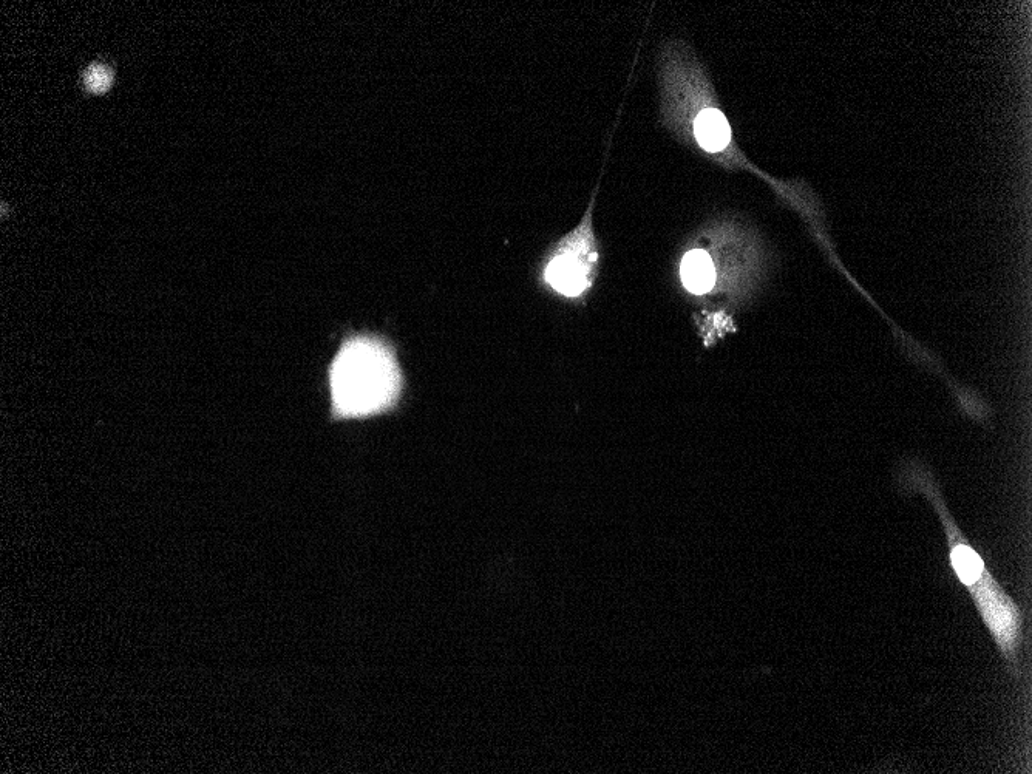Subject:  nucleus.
Masks as SVG:
<instances>
[{
  "instance_id": "f257e3e1",
  "label": "nucleus",
  "mask_w": 1032,
  "mask_h": 774,
  "mask_svg": "<svg viewBox=\"0 0 1032 774\" xmlns=\"http://www.w3.org/2000/svg\"><path fill=\"white\" fill-rule=\"evenodd\" d=\"M328 387L333 421H359L391 413L405 390L394 343L374 333L345 337L328 368Z\"/></svg>"
},
{
  "instance_id": "f03ea898",
  "label": "nucleus",
  "mask_w": 1032,
  "mask_h": 774,
  "mask_svg": "<svg viewBox=\"0 0 1032 774\" xmlns=\"http://www.w3.org/2000/svg\"><path fill=\"white\" fill-rule=\"evenodd\" d=\"M597 255L589 248L583 231L564 238L544 268L550 288L566 297H578L591 285V269Z\"/></svg>"
},
{
  "instance_id": "7ed1b4c3",
  "label": "nucleus",
  "mask_w": 1032,
  "mask_h": 774,
  "mask_svg": "<svg viewBox=\"0 0 1032 774\" xmlns=\"http://www.w3.org/2000/svg\"><path fill=\"white\" fill-rule=\"evenodd\" d=\"M696 140L708 152H720L730 144L731 129L724 113L707 109L699 113L694 123Z\"/></svg>"
},
{
  "instance_id": "20e7f679",
  "label": "nucleus",
  "mask_w": 1032,
  "mask_h": 774,
  "mask_svg": "<svg viewBox=\"0 0 1032 774\" xmlns=\"http://www.w3.org/2000/svg\"><path fill=\"white\" fill-rule=\"evenodd\" d=\"M680 275L683 285L694 294L710 291L716 282L713 260L707 252L700 249H694L683 257Z\"/></svg>"
},
{
  "instance_id": "39448f33",
  "label": "nucleus",
  "mask_w": 1032,
  "mask_h": 774,
  "mask_svg": "<svg viewBox=\"0 0 1032 774\" xmlns=\"http://www.w3.org/2000/svg\"><path fill=\"white\" fill-rule=\"evenodd\" d=\"M85 84L93 92H104L112 84V73L104 65H92L85 73Z\"/></svg>"
}]
</instances>
